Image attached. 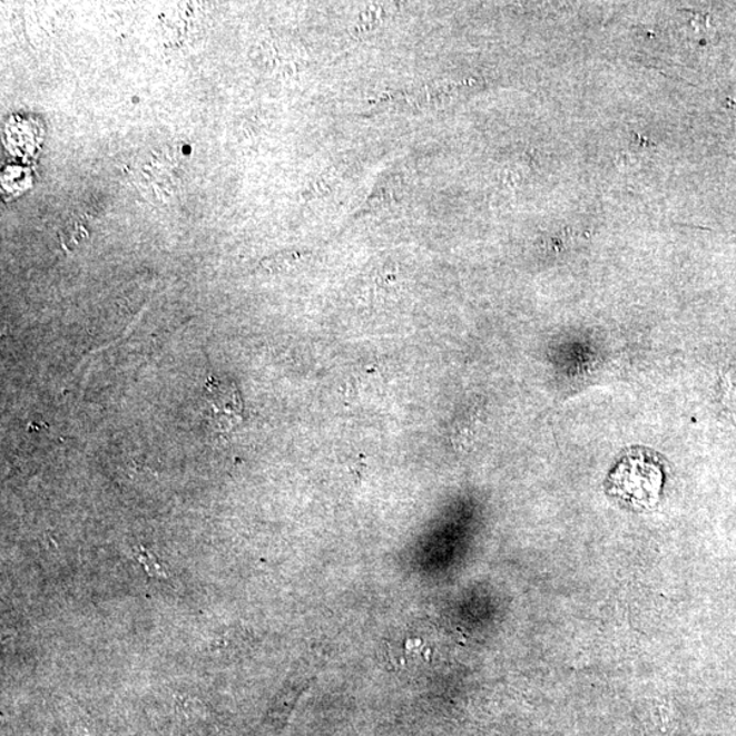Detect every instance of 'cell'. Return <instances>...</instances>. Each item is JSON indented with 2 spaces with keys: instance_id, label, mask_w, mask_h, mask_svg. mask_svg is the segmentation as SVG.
<instances>
[{
  "instance_id": "6da1fadb",
  "label": "cell",
  "mask_w": 736,
  "mask_h": 736,
  "mask_svg": "<svg viewBox=\"0 0 736 736\" xmlns=\"http://www.w3.org/2000/svg\"><path fill=\"white\" fill-rule=\"evenodd\" d=\"M208 391V401L218 424L223 430L234 428V424L242 419V399L235 385H227L212 379Z\"/></svg>"
}]
</instances>
